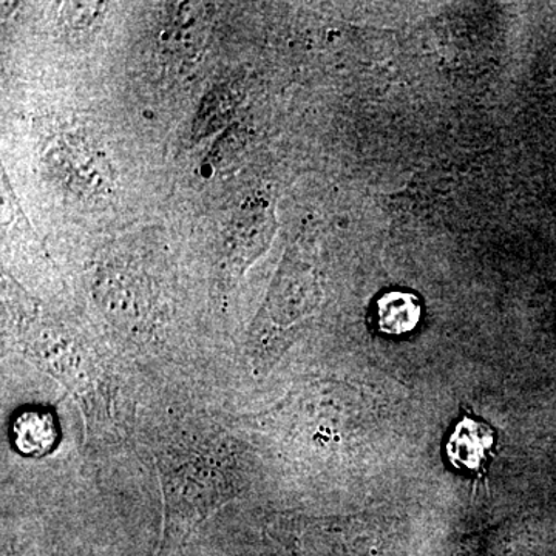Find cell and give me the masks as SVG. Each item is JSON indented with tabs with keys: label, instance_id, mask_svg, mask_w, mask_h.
Returning <instances> with one entry per match:
<instances>
[{
	"label": "cell",
	"instance_id": "5b68a950",
	"mask_svg": "<svg viewBox=\"0 0 556 556\" xmlns=\"http://www.w3.org/2000/svg\"><path fill=\"white\" fill-rule=\"evenodd\" d=\"M237 102H239V93L230 89L229 86L219 87V89L212 91L200 110L199 119H197L195 127H193L195 134L199 137H206V135L223 126L232 113L233 108H236Z\"/></svg>",
	"mask_w": 556,
	"mask_h": 556
},
{
	"label": "cell",
	"instance_id": "6da1fadb",
	"mask_svg": "<svg viewBox=\"0 0 556 556\" xmlns=\"http://www.w3.org/2000/svg\"><path fill=\"white\" fill-rule=\"evenodd\" d=\"M493 444H495V437L492 428L470 417H464L447 442L450 463L456 468L478 470L489 457Z\"/></svg>",
	"mask_w": 556,
	"mask_h": 556
},
{
	"label": "cell",
	"instance_id": "7a4b0ae2",
	"mask_svg": "<svg viewBox=\"0 0 556 556\" xmlns=\"http://www.w3.org/2000/svg\"><path fill=\"white\" fill-rule=\"evenodd\" d=\"M13 439L24 455H43L56 444L58 430L54 417L40 409H30L16 417L13 424Z\"/></svg>",
	"mask_w": 556,
	"mask_h": 556
},
{
	"label": "cell",
	"instance_id": "3957f363",
	"mask_svg": "<svg viewBox=\"0 0 556 556\" xmlns=\"http://www.w3.org/2000/svg\"><path fill=\"white\" fill-rule=\"evenodd\" d=\"M419 300L408 292H388L378 303L380 331L391 336L407 334L420 321Z\"/></svg>",
	"mask_w": 556,
	"mask_h": 556
},
{
	"label": "cell",
	"instance_id": "277c9868",
	"mask_svg": "<svg viewBox=\"0 0 556 556\" xmlns=\"http://www.w3.org/2000/svg\"><path fill=\"white\" fill-rule=\"evenodd\" d=\"M206 7L204 3H179L164 35L172 50L179 51L197 46L206 24Z\"/></svg>",
	"mask_w": 556,
	"mask_h": 556
}]
</instances>
